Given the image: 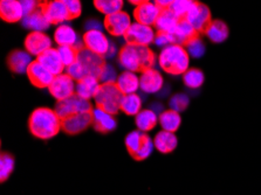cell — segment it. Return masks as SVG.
<instances>
[{
	"mask_svg": "<svg viewBox=\"0 0 261 195\" xmlns=\"http://www.w3.org/2000/svg\"><path fill=\"white\" fill-rule=\"evenodd\" d=\"M179 21L180 19L175 13H172L170 10H163L155 23L157 33L172 34Z\"/></svg>",
	"mask_w": 261,
	"mask_h": 195,
	"instance_id": "obj_26",
	"label": "cell"
},
{
	"mask_svg": "<svg viewBox=\"0 0 261 195\" xmlns=\"http://www.w3.org/2000/svg\"><path fill=\"white\" fill-rule=\"evenodd\" d=\"M190 99L185 94H177L175 96H172L170 99L169 105L171 107V110L176 111V113H181L189 106Z\"/></svg>",
	"mask_w": 261,
	"mask_h": 195,
	"instance_id": "obj_41",
	"label": "cell"
},
{
	"mask_svg": "<svg viewBox=\"0 0 261 195\" xmlns=\"http://www.w3.org/2000/svg\"><path fill=\"white\" fill-rule=\"evenodd\" d=\"M178 139L175 133L168 132V131H161L153 139V145L161 153L167 154L171 153L176 150Z\"/></svg>",
	"mask_w": 261,
	"mask_h": 195,
	"instance_id": "obj_28",
	"label": "cell"
},
{
	"mask_svg": "<svg viewBox=\"0 0 261 195\" xmlns=\"http://www.w3.org/2000/svg\"><path fill=\"white\" fill-rule=\"evenodd\" d=\"M15 166V160L13 156L9 153H2L0 157V181L2 184L9 180L11 174L13 173Z\"/></svg>",
	"mask_w": 261,
	"mask_h": 195,
	"instance_id": "obj_35",
	"label": "cell"
},
{
	"mask_svg": "<svg viewBox=\"0 0 261 195\" xmlns=\"http://www.w3.org/2000/svg\"><path fill=\"white\" fill-rule=\"evenodd\" d=\"M158 63L170 75H184L190 69L188 51L179 45H170L163 48L158 57Z\"/></svg>",
	"mask_w": 261,
	"mask_h": 195,
	"instance_id": "obj_3",
	"label": "cell"
},
{
	"mask_svg": "<svg viewBox=\"0 0 261 195\" xmlns=\"http://www.w3.org/2000/svg\"><path fill=\"white\" fill-rule=\"evenodd\" d=\"M155 60L156 57L152 50L144 46L125 45L118 54L120 66L133 73H143L146 69H151Z\"/></svg>",
	"mask_w": 261,
	"mask_h": 195,
	"instance_id": "obj_1",
	"label": "cell"
},
{
	"mask_svg": "<svg viewBox=\"0 0 261 195\" xmlns=\"http://www.w3.org/2000/svg\"><path fill=\"white\" fill-rule=\"evenodd\" d=\"M65 4H66L67 10H68V14H69L70 20L80 17L82 6H81V3L79 2V0H65Z\"/></svg>",
	"mask_w": 261,
	"mask_h": 195,
	"instance_id": "obj_42",
	"label": "cell"
},
{
	"mask_svg": "<svg viewBox=\"0 0 261 195\" xmlns=\"http://www.w3.org/2000/svg\"><path fill=\"white\" fill-rule=\"evenodd\" d=\"M86 31L90 32V31H98L102 32L103 31V26H102L101 22H98L97 20H89L86 23Z\"/></svg>",
	"mask_w": 261,
	"mask_h": 195,
	"instance_id": "obj_46",
	"label": "cell"
},
{
	"mask_svg": "<svg viewBox=\"0 0 261 195\" xmlns=\"http://www.w3.org/2000/svg\"><path fill=\"white\" fill-rule=\"evenodd\" d=\"M162 11L163 10L156 3L142 2L134 11V17L136 19V22L151 27L160 18Z\"/></svg>",
	"mask_w": 261,
	"mask_h": 195,
	"instance_id": "obj_13",
	"label": "cell"
},
{
	"mask_svg": "<svg viewBox=\"0 0 261 195\" xmlns=\"http://www.w3.org/2000/svg\"><path fill=\"white\" fill-rule=\"evenodd\" d=\"M22 25L25 26L26 29L32 30L33 32H40V33H42L43 31L49 29L50 23L45 17V14H43L41 6H39V9L37 11H34L33 13L27 15V17L22 19Z\"/></svg>",
	"mask_w": 261,
	"mask_h": 195,
	"instance_id": "obj_25",
	"label": "cell"
},
{
	"mask_svg": "<svg viewBox=\"0 0 261 195\" xmlns=\"http://www.w3.org/2000/svg\"><path fill=\"white\" fill-rule=\"evenodd\" d=\"M185 20L197 32H205L207 26L211 23V12H210L208 7L205 6L204 4L195 3Z\"/></svg>",
	"mask_w": 261,
	"mask_h": 195,
	"instance_id": "obj_11",
	"label": "cell"
},
{
	"mask_svg": "<svg viewBox=\"0 0 261 195\" xmlns=\"http://www.w3.org/2000/svg\"><path fill=\"white\" fill-rule=\"evenodd\" d=\"M37 60L43 67H45L47 70L50 71L54 76L63 74L65 66H63V63L61 61L60 55L58 53V49L50 48L47 51H45L43 54H41Z\"/></svg>",
	"mask_w": 261,
	"mask_h": 195,
	"instance_id": "obj_21",
	"label": "cell"
},
{
	"mask_svg": "<svg viewBox=\"0 0 261 195\" xmlns=\"http://www.w3.org/2000/svg\"><path fill=\"white\" fill-rule=\"evenodd\" d=\"M155 31L152 27L142 25L138 22H133L130 29L124 35L126 45L144 46L148 47L152 41H155Z\"/></svg>",
	"mask_w": 261,
	"mask_h": 195,
	"instance_id": "obj_6",
	"label": "cell"
},
{
	"mask_svg": "<svg viewBox=\"0 0 261 195\" xmlns=\"http://www.w3.org/2000/svg\"><path fill=\"white\" fill-rule=\"evenodd\" d=\"M132 25L133 22L129 14L123 11L112 15H107L105 18V29L114 37H124Z\"/></svg>",
	"mask_w": 261,
	"mask_h": 195,
	"instance_id": "obj_10",
	"label": "cell"
},
{
	"mask_svg": "<svg viewBox=\"0 0 261 195\" xmlns=\"http://www.w3.org/2000/svg\"><path fill=\"white\" fill-rule=\"evenodd\" d=\"M93 123L95 129L102 133H108L110 131L115 130L117 124L116 119L113 115L106 113V111L98 109V107L93 110Z\"/></svg>",
	"mask_w": 261,
	"mask_h": 195,
	"instance_id": "obj_22",
	"label": "cell"
},
{
	"mask_svg": "<svg viewBox=\"0 0 261 195\" xmlns=\"http://www.w3.org/2000/svg\"><path fill=\"white\" fill-rule=\"evenodd\" d=\"M41 10L49 23L65 22L70 20L68 10H67L65 0H54V2H43L40 4Z\"/></svg>",
	"mask_w": 261,
	"mask_h": 195,
	"instance_id": "obj_9",
	"label": "cell"
},
{
	"mask_svg": "<svg viewBox=\"0 0 261 195\" xmlns=\"http://www.w3.org/2000/svg\"><path fill=\"white\" fill-rule=\"evenodd\" d=\"M58 53L60 55V59L63 63V66L68 68V67L73 65V63L76 62L79 50L75 48V47L66 46V47H59Z\"/></svg>",
	"mask_w": 261,
	"mask_h": 195,
	"instance_id": "obj_38",
	"label": "cell"
},
{
	"mask_svg": "<svg viewBox=\"0 0 261 195\" xmlns=\"http://www.w3.org/2000/svg\"><path fill=\"white\" fill-rule=\"evenodd\" d=\"M32 62H33L32 55L29 51L25 50L12 51L9 55V58H7V63H9L10 68L12 69V71H14L17 74L27 73Z\"/></svg>",
	"mask_w": 261,
	"mask_h": 195,
	"instance_id": "obj_20",
	"label": "cell"
},
{
	"mask_svg": "<svg viewBox=\"0 0 261 195\" xmlns=\"http://www.w3.org/2000/svg\"><path fill=\"white\" fill-rule=\"evenodd\" d=\"M61 118L55 110L48 107H38L30 117V130L33 136L40 139H50L62 129Z\"/></svg>",
	"mask_w": 261,
	"mask_h": 195,
	"instance_id": "obj_2",
	"label": "cell"
},
{
	"mask_svg": "<svg viewBox=\"0 0 261 195\" xmlns=\"http://www.w3.org/2000/svg\"><path fill=\"white\" fill-rule=\"evenodd\" d=\"M153 147H155V145H153L152 139L150 138L148 134H144L143 142H142L140 150H138V152L133 158L137 161L145 160V159H148L150 156H151Z\"/></svg>",
	"mask_w": 261,
	"mask_h": 195,
	"instance_id": "obj_39",
	"label": "cell"
},
{
	"mask_svg": "<svg viewBox=\"0 0 261 195\" xmlns=\"http://www.w3.org/2000/svg\"><path fill=\"white\" fill-rule=\"evenodd\" d=\"M144 133L141 132L140 130L133 131L130 132L125 138V146L128 149L130 156L134 157L138 152L140 147L142 145V142H143Z\"/></svg>",
	"mask_w": 261,
	"mask_h": 195,
	"instance_id": "obj_36",
	"label": "cell"
},
{
	"mask_svg": "<svg viewBox=\"0 0 261 195\" xmlns=\"http://www.w3.org/2000/svg\"><path fill=\"white\" fill-rule=\"evenodd\" d=\"M94 5L96 9L107 15L115 14L121 12L123 2L122 0H95Z\"/></svg>",
	"mask_w": 261,
	"mask_h": 195,
	"instance_id": "obj_34",
	"label": "cell"
},
{
	"mask_svg": "<svg viewBox=\"0 0 261 195\" xmlns=\"http://www.w3.org/2000/svg\"><path fill=\"white\" fill-rule=\"evenodd\" d=\"M116 86L124 96L125 95L136 94V91L141 89L140 77L133 71H124L117 77Z\"/></svg>",
	"mask_w": 261,
	"mask_h": 195,
	"instance_id": "obj_23",
	"label": "cell"
},
{
	"mask_svg": "<svg viewBox=\"0 0 261 195\" xmlns=\"http://www.w3.org/2000/svg\"><path fill=\"white\" fill-rule=\"evenodd\" d=\"M54 40L59 45V47H75L79 42V37L76 32L73 30V27L62 23L55 31Z\"/></svg>",
	"mask_w": 261,
	"mask_h": 195,
	"instance_id": "obj_27",
	"label": "cell"
},
{
	"mask_svg": "<svg viewBox=\"0 0 261 195\" xmlns=\"http://www.w3.org/2000/svg\"><path fill=\"white\" fill-rule=\"evenodd\" d=\"M48 89L50 95L57 98L58 102H60L75 95L76 86H75L74 79L68 74H61L54 77Z\"/></svg>",
	"mask_w": 261,
	"mask_h": 195,
	"instance_id": "obj_8",
	"label": "cell"
},
{
	"mask_svg": "<svg viewBox=\"0 0 261 195\" xmlns=\"http://www.w3.org/2000/svg\"><path fill=\"white\" fill-rule=\"evenodd\" d=\"M82 40H84L85 48L93 51L95 54L101 55V57L107 55L109 50L110 43H112L108 40V38L103 34V32L98 31L86 32Z\"/></svg>",
	"mask_w": 261,
	"mask_h": 195,
	"instance_id": "obj_12",
	"label": "cell"
},
{
	"mask_svg": "<svg viewBox=\"0 0 261 195\" xmlns=\"http://www.w3.org/2000/svg\"><path fill=\"white\" fill-rule=\"evenodd\" d=\"M142 99L137 94L125 95L121 103V110L129 116H137L141 113Z\"/></svg>",
	"mask_w": 261,
	"mask_h": 195,
	"instance_id": "obj_32",
	"label": "cell"
},
{
	"mask_svg": "<svg viewBox=\"0 0 261 195\" xmlns=\"http://www.w3.org/2000/svg\"><path fill=\"white\" fill-rule=\"evenodd\" d=\"M185 49H187L189 55H191L195 59H199L205 54V46L199 38L193 39L189 43H187Z\"/></svg>",
	"mask_w": 261,
	"mask_h": 195,
	"instance_id": "obj_40",
	"label": "cell"
},
{
	"mask_svg": "<svg viewBox=\"0 0 261 195\" xmlns=\"http://www.w3.org/2000/svg\"><path fill=\"white\" fill-rule=\"evenodd\" d=\"M100 87V79L93 76H88L76 83V91H75V94L79 97L89 101L90 98H95Z\"/></svg>",
	"mask_w": 261,
	"mask_h": 195,
	"instance_id": "obj_24",
	"label": "cell"
},
{
	"mask_svg": "<svg viewBox=\"0 0 261 195\" xmlns=\"http://www.w3.org/2000/svg\"><path fill=\"white\" fill-rule=\"evenodd\" d=\"M157 114L152 110H142L136 116V125L141 132H148L157 125Z\"/></svg>",
	"mask_w": 261,
	"mask_h": 195,
	"instance_id": "obj_31",
	"label": "cell"
},
{
	"mask_svg": "<svg viewBox=\"0 0 261 195\" xmlns=\"http://www.w3.org/2000/svg\"><path fill=\"white\" fill-rule=\"evenodd\" d=\"M204 74L203 71L197 69V68H190L187 73L183 75V81L184 85L188 87V88L191 89H198L203 86L204 83Z\"/></svg>",
	"mask_w": 261,
	"mask_h": 195,
	"instance_id": "obj_33",
	"label": "cell"
},
{
	"mask_svg": "<svg viewBox=\"0 0 261 195\" xmlns=\"http://www.w3.org/2000/svg\"><path fill=\"white\" fill-rule=\"evenodd\" d=\"M20 3L23 11V18L33 13V12L37 11L39 9V6H40V3L33 2V0H23V2Z\"/></svg>",
	"mask_w": 261,
	"mask_h": 195,
	"instance_id": "obj_44",
	"label": "cell"
},
{
	"mask_svg": "<svg viewBox=\"0 0 261 195\" xmlns=\"http://www.w3.org/2000/svg\"><path fill=\"white\" fill-rule=\"evenodd\" d=\"M93 123V113L79 114L62 119L61 126L65 132L69 134H77L86 130Z\"/></svg>",
	"mask_w": 261,
	"mask_h": 195,
	"instance_id": "obj_16",
	"label": "cell"
},
{
	"mask_svg": "<svg viewBox=\"0 0 261 195\" xmlns=\"http://www.w3.org/2000/svg\"><path fill=\"white\" fill-rule=\"evenodd\" d=\"M98 79L102 82V85H103V83H116L117 77H116L115 69H114L112 66L107 65L106 63L105 68H103V70H102L101 76Z\"/></svg>",
	"mask_w": 261,
	"mask_h": 195,
	"instance_id": "obj_43",
	"label": "cell"
},
{
	"mask_svg": "<svg viewBox=\"0 0 261 195\" xmlns=\"http://www.w3.org/2000/svg\"><path fill=\"white\" fill-rule=\"evenodd\" d=\"M27 75H29L32 85L38 87V88H49L55 77L38 60L31 63L30 68L27 70Z\"/></svg>",
	"mask_w": 261,
	"mask_h": 195,
	"instance_id": "obj_15",
	"label": "cell"
},
{
	"mask_svg": "<svg viewBox=\"0 0 261 195\" xmlns=\"http://www.w3.org/2000/svg\"><path fill=\"white\" fill-rule=\"evenodd\" d=\"M158 121H160V124L163 131L175 133L176 131L179 129L181 118L179 113H176V111L170 109L167 111H163V113L160 115V119H158Z\"/></svg>",
	"mask_w": 261,
	"mask_h": 195,
	"instance_id": "obj_30",
	"label": "cell"
},
{
	"mask_svg": "<svg viewBox=\"0 0 261 195\" xmlns=\"http://www.w3.org/2000/svg\"><path fill=\"white\" fill-rule=\"evenodd\" d=\"M163 77L156 69H146L141 73L140 86L141 90L146 94H156L163 88Z\"/></svg>",
	"mask_w": 261,
	"mask_h": 195,
	"instance_id": "obj_17",
	"label": "cell"
},
{
	"mask_svg": "<svg viewBox=\"0 0 261 195\" xmlns=\"http://www.w3.org/2000/svg\"><path fill=\"white\" fill-rule=\"evenodd\" d=\"M124 95L117 88L116 83H103L98 89L95 103L98 109L106 111L113 116L121 110V103Z\"/></svg>",
	"mask_w": 261,
	"mask_h": 195,
	"instance_id": "obj_4",
	"label": "cell"
},
{
	"mask_svg": "<svg viewBox=\"0 0 261 195\" xmlns=\"http://www.w3.org/2000/svg\"><path fill=\"white\" fill-rule=\"evenodd\" d=\"M76 61L82 66V68L85 69L88 76L96 78H100L102 70L106 66L105 57L95 54L87 48L79 50Z\"/></svg>",
	"mask_w": 261,
	"mask_h": 195,
	"instance_id": "obj_7",
	"label": "cell"
},
{
	"mask_svg": "<svg viewBox=\"0 0 261 195\" xmlns=\"http://www.w3.org/2000/svg\"><path fill=\"white\" fill-rule=\"evenodd\" d=\"M193 4H195V2H191V0H175V2H172L169 10L181 20L187 18L190 10L192 9Z\"/></svg>",
	"mask_w": 261,
	"mask_h": 195,
	"instance_id": "obj_37",
	"label": "cell"
},
{
	"mask_svg": "<svg viewBox=\"0 0 261 195\" xmlns=\"http://www.w3.org/2000/svg\"><path fill=\"white\" fill-rule=\"evenodd\" d=\"M25 48L31 55L39 58L45 51L52 48V41L45 33L32 32L25 39Z\"/></svg>",
	"mask_w": 261,
	"mask_h": 195,
	"instance_id": "obj_14",
	"label": "cell"
},
{
	"mask_svg": "<svg viewBox=\"0 0 261 195\" xmlns=\"http://www.w3.org/2000/svg\"><path fill=\"white\" fill-rule=\"evenodd\" d=\"M172 38V45H179V46H187L191 40L198 38V32H197L193 27L190 25L185 19H181L176 30L171 34Z\"/></svg>",
	"mask_w": 261,
	"mask_h": 195,
	"instance_id": "obj_18",
	"label": "cell"
},
{
	"mask_svg": "<svg viewBox=\"0 0 261 195\" xmlns=\"http://www.w3.org/2000/svg\"><path fill=\"white\" fill-rule=\"evenodd\" d=\"M0 17L6 22H18L23 19V11L20 2L3 0L0 3Z\"/></svg>",
	"mask_w": 261,
	"mask_h": 195,
	"instance_id": "obj_19",
	"label": "cell"
},
{
	"mask_svg": "<svg viewBox=\"0 0 261 195\" xmlns=\"http://www.w3.org/2000/svg\"><path fill=\"white\" fill-rule=\"evenodd\" d=\"M155 43L158 47H162V48H165V47L172 45L171 34L157 33L156 38H155Z\"/></svg>",
	"mask_w": 261,
	"mask_h": 195,
	"instance_id": "obj_45",
	"label": "cell"
},
{
	"mask_svg": "<svg viewBox=\"0 0 261 195\" xmlns=\"http://www.w3.org/2000/svg\"><path fill=\"white\" fill-rule=\"evenodd\" d=\"M205 34L211 41L221 43L228 38V27L220 20H215V21H211L207 29L205 30Z\"/></svg>",
	"mask_w": 261,
	"mask_h": 195,
	"instance_id": "obj_29",
	"label": "cell"
},
{
	"mask_svg": "<svg viewBox=\"0 0 261 195\" xmlns=\"http://www.w3.org/2000/svg\"><path fill=\"white\" fill-rule=\"evenodd\" d=\"M93 110L89 101L79 97L76 94L73 95L72 97L58 102L55 105V113L61 118V121L67 117L74 116V115L93 113Z\"/></svg>",
	"mask_w": 261,
	"mask_h": 195,
	"instance_id": "obj_5",
	"label": "cell"
},
{
	"mask_svg": "<svg viewBox=\"0 0 261 195\" xmlns=\"http://www.w3.org/2000/svg\"><path fill=\"white\" fill-rule=\"evenodd\" d=\"M117 50H118L117 47L112 42V43H110L109 50H108V53H107L106 57H107V58H114V57H115V54L117 53Z\"/></svg>",
	"mask_w": 261,
	"mask_h": 195,
	"instance_id": "obj_47",
	"label": "cell"
}]
</instances>
